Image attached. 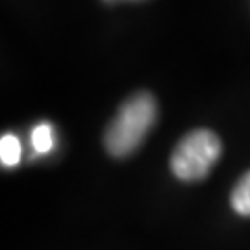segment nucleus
Segmentation results:
<instances>
[{
    "mask_svg": "<svg viewBox=\"0 0 250 250\" xmlns=\"http://www.w3.org/2000/svg\"><path fill=\"white\" fill-rule=\"evenodd\" d=\"M158 119V104L150 93H135L125 100L104 135L106 150L115 158L134 154Z\"/></svg>",
    "mask_w": 250,
    "mask_h": 250,
    "instance_id": "nucleus-1",
    "label": "nucleus"
},
{
    "mask_svg": "<svg viewBox=\"0 0 250 250\" xmlns=\"http://www.w3.org/2000/svg\"><path fill=\"white\" fill-rule=\"evenodd\" d=\"M232 208L243 217H250V170L243 174L241 180L235 184L230 197Z\"/></svg>",
    "mask_w": 250,
    "mask_h": 250,
    "instance_id": "nucleus-3",
    "label": "nucleus"
},
{
    "mask_svg": "<svg viewBox=\"0 0 250 250\" xmlns=\"http://www.w3.org/2000/svg\"><path fill=\"white\" fill-rule=\"evenodd\" d=\"M0 160L2 165L13 167L21 160V141L13 134L2 135L0 139Z\"/></svg>",
    "mask_w": 250,
    "mask_h": 250,
    "instance_id": "nucleus-4",
    "label": "nucleus"
},
{
    "mask_svg": "<svg viewBox=\"0 0 250 250\" xmlns=\"http://www.w3.org/2000/svg\"><path fill=\"white\" fill-rule=\"evenodd\" d=\"M32 146L37 154H46L54 148V128L48 123H41L32 132Z\"/></svg>",
    "mask_w": 250,
    "mask_h": 250,
    "instance_id": "nucleus-5",
    "label": "nucleus"
},
{
    "mask_svg": "<svg viewBox=\"0 0 250 250\" xmlns=\"http://www.w3.org/2000/svg\"><path fill=\"white\" fill-rule=\"evenodd\" d=\"M106 2H117V0H106Z\"/></svg>",
    "mask_w": 250,
    "mask_h": 250,
    "instance_id": "nucleus-6",
    "label": "nucleus"
},
{
    "mask_svg": "<svg viewBox=\"0 0 250 250\" xmlns=\"http://www.w3.org/2000/svg\"><path fill=\"white\" fill-rule=\"evenodd\" d=\"M221 156V139L211 130L198 128L182 137L170 156V169L184 182L202 180Z\"/></svg>",
    "mask_w": 250,
    "mask_h": 250,
    "instance_id": "nucleus-2",
    "label": "nucleus"
}]
</instances>
